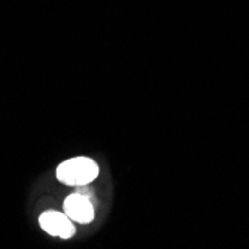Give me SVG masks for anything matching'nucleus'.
Masks as SVG:
<instances>
[{
	"instance_id": "obj_1",
	"label": "nucleus",
	"mask_w": 249,
	"mask_h": 249,
	"mask_svg": "<svg viewBox=\"0 0 249 249\" xmlns=\"http://www.w3.org/2000/svg\"><path fill=\"white\" fill-rule=\"evenodd\" d=\"M99 175V166L91 158L87 157H76L66 160L57 167V178L60 182L66 185H88L89 182L97 178Z\"/></svg>"
},
{
	"instance_id": "obj_2",
	"label": "nucleus",
	"mask_w": 249,
	"mask_h": 249,
	"mask_svg": "<svg viewBox=\"0 0 249 249\" xmlns=\"http://www.w3.org/2000/svg\"><path fill=\"white\" fill-rule=\"evenodd\" d=\"M40 227L51 236H57L61 239H69L75 234V225L72 219L66 213L57 211H47L39 218Z\"/></svg>"
},
{
	"instance_id": "obj_3",
	"label": "nucleus",
	"mask_w": 249,
	"mask_h": 249,
	"mask_svg": "<svg viewBox=\"0 0 249 249\" xmlns=\"http://www.w3.org/2000/svg\"><path fill=\"white\" fill-rule=\"evenodd\" d=\"M64 213L73 222L88 224L94 219V206L87 196L73 193L64 200Z\"/></svg>"
}]
</instances>
